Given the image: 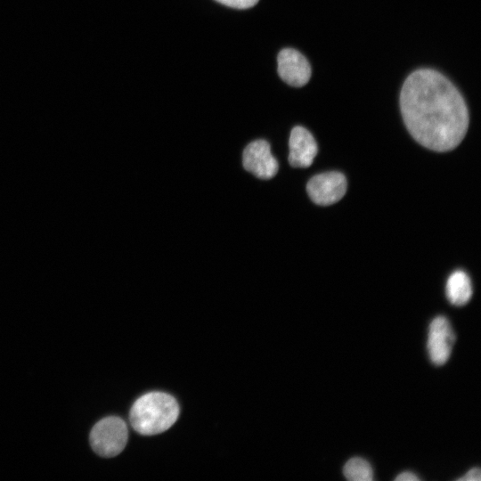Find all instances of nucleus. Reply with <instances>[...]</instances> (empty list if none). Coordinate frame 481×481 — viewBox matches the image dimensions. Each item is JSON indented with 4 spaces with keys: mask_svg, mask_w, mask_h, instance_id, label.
<instances>
[{
    "mask_svg": "<svg viewBox=\"0 0 481 481\" xmlns=\"http://www.w3.org/2000/svg\"><path fill=\"white\" fill-rule=\"evenodd\" d=\"M400 108L411 135L429 150L451 151L466 135V102L454 85L435 69H420L407 77Z\"/></svg>",
    "mask_w": 481,
    "mask_h": 481,
    "instance_id": "nucleus-1",
    "label": "nucleus"
},
{
    "mask_svg": "<svg viewBox=\"0 0 481 481\" xmlns=\"http://www.w3.org/2000/svg\"><path fill=\"white\" fill-rule=\"evenodd\" d=\"M179 412V405L172 395L151 392L135 402L129 420L137 433L152 436L167 430L176 421Z\"/></svg>",
    "mask_w": 481,
    "mask_h": 481,
    "instance_id": "nucleus-2",
    "label": "nucleus"
},
{
    "mask_svg": "<svg viewBox=\"0 0 481 481\" xmlns=\"http://www.w3.org/2000/svg\"><path fill=\"white\" fill-rule=\"evenodd\" d=\"M128 437L125 421L115 416L98 421L91 430L90 444L98 455L110 458L119 454L125 448Z\"/></svg>",
    "mask_w": 481,
    "mask_h": 481,
    "instance_id": "nucleus-3",
    "label": "nucleus"
},
{
    "mask_svg": "<svg viewBox=\"0 0 481 481\" xmlns=\"http://www.w3.org/2000/svg\"><path fill=\"white\" fill-rule=\"evenodd\" d=\"M310 199L317 205L328 206L338 202L346 192V180L342 173L325 172L313 176L306 184Z\"/></svg>",
    "mask_w": 481,
    "mask_h": 481,
    "instance_id": "nucleus-4",
    "label": "nucleus"
},
{
    "mask_svg": "<svg viewBox=\"0 0 481 481\" xmlns=\"http://www.w3.org/2000/svg\"><path fill=\"white\" fill-rule=\"evenodd\" d=\"M243 167L261 179H271L278 172L279 165L272 155L270 144L265 140L249 143L242 154Z\"/></svg>",
    "mask_w": 481,
    "mask_h": 481,
    "instance_id": "nucleus-5",
    "label": "nucleus"
},
{
    "mask_svg": "<svg viewBox=\"0 0 481 481\" xmlns=\"http://www.w3.org/2000/svg\"><path fill=\"white\" fill-rule=\"evenodd\" d=\"M455 337L448 320L436 316L429 325L428 352L431 362L436 365L444 364L450 357Z\"/></svg>",
    "mask_w": 481,
    "mask_h": 481,
    "instance_id": "nucleus-6",
    "label": "nucleus"
},
{
    "mask_svg": "<svg viewBox=\"0 0 481 481\" xmlns=\"http://www.w3.org/2000/svg\"><path fill=\"white\" fill-rule=\"evenodd\" d=\"M278 73L291 86H305L311 77V66L307 59L293 48L282 49L277 57Z\"/></svg>",
    "mask_w": 481,
    "mask_h": 481,
    "instance_id": "nucleus-7",
    "label": "nucleus"
},
{
    "mask_svg": "<svg viewBox=\"0 0 481 481\" xmlns=\"http://www.w3.org/2000/svg\"><path fill=\"white\" fill-rule=\"evenodd\" d=\"M289 146V162L294 167H308L312 165L318 151L313 135L300 126L291 130Z\"/></svg>",
    "mask_w": 481,
    "mask_h": 481,
    "instance_id": "nucleus-8",
    "label": "nucleus"
},
{
    "mask_svg": "<svg viewBox=\"0 0 481 481\" xmlns=\"http://www.w3.org/2000/svg\"><path fill=\"white\" fill-rule=\"evenodd\" d=\"M446 296L455 306H463L472 296V285L469 277L463 271L453 272L446 282Z\"/></svg>",
    "mask_w": 481,
    "mask_h": 481,
    "instance_id": "nucleus-9",
    "label": "nucleus"
},
{
    "mask_svg": "<svg viewBox=\"0 0 481 481\" xmlns=\"http://www.w3.org/2000/svg\"><path fill=\"white\" fill-rule=\"evenodd\" d=\"M343 474L346 478L351 481H371L373 479L371 464L360 457L350 459L344 466Z\"/></svg>",
    "mask_w": 481,
    "mask_h": 481,
    "instance_id": "nucleus-10",
    "label": "nucleus"
},
{
    "mask_svg": "<svg viewBox=\"0 0 481 481\" xmlns=\"http://www.w3.org/2000/svg\"><path fill=\"white\" fill-rule=\"evenodd\" d=\"M224 5L238 8L246 9L255 5L258 0H216Z\"/></svg>",
    "mask_w": 481,
    "mask_h": 481,
    "instance_id": "nucleus-11",
    "label": "nucleus"
},
{
    "mask_svg": "<svg viewBox=\"0 0 481 481\" xmlns=\"http://www.w3.org/2000/svg\"><path fill=\"white\" fill-rule=\"evenodd\" d=\"M481 478V471L479 468H473L469 470L463 477L458 478V481H479Z\"/></svg>",
    "mask_w": 481,
    "mask_h": 481,
    "instance_id": "nucleus-12",
    "label": "nucleus"
},
{
    "mask_svg": "<svg viewBox=\"0 0 481 481\" xmlns=\"http://www.w3.org/2000/svg\"><path fill=\"white\" fill-rule=\"evenodd\" d=\"M395 480L396 481H418L420 478L413 473L405 471L403 473H400Z\"/></svg>",
    "mask_w": 481,
    "mask_h": 481,
    "instance_id": "nucleus-13",
    "label": "nucleus"
}]
</instances>
